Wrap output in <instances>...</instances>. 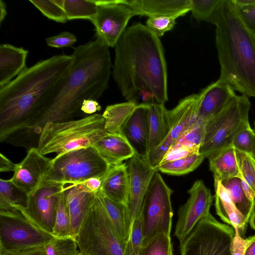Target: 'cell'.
<instances>
[{"label":"cell","mask_w":255,"mask_h":255,"mask_svg":"<svg viewBox=\"0 0 255 255\" xmlns=\"http://www.w3.org/2000/svg\"><path fill=\"white\" fill-rule=\"evenodd\" d=\"M16 164L8 159L2 153L0 154V171L7 172L14 171Z\"/></svg>","instance_id":"f907efd6"},{"label":"cell","mask_w":255,"mask_h":255,"mask_svg":"<svg viewBox=\"0 0 255 255\" xmlns=\"http://www.w3.org/2000/svg\"><path fill=\"white\" fill-rule=\"evenodd\" d=\"M101 192L112 200L128 205L129 176L127 164L111 166L102 178Z\"/></svg>","instance_id":"603a6c76"},{"label":"cell","mask_w":255,"mask_h":255,"mask_svg":"<svg viewBox=\"0 0 255 255\" xmlns=\"http://www.w3.org/2000/svg\"></svg>","instance_id":"680465c9"},{"label":"cell","mask_w":255,"mask_h":255,"mask_svg":"<svg viewBox=\"0 0 255 255\" xmlns=\"http://www.w3.org/2000/svg\"></svg>","instance_id":"9f6ffc18"},{"label":"cell","mask_w":255,"mask_h":255,"mask_svg":"<svg viewBox=\"0 0 255 255\" xmlns=\"http://www.w3.org/2000/svg\"><path fill=\"white\" fill-rule=\"evenodd\" d=\"M136 106L134 103L128 101L108 106L102 114L106 130L109 133H120L122 127Z\"/></svg>","instance_id":"f1b7e54d"},{"label":"cell","mask_w":255,"mask_h":255,"mask_svg":"<svg viewBox=\"0 0 255 255\" xmlns=\"http://www.w3.org/2000/svg\"><path fill=\"white\" fill-rule=\"evenodd\" d=\"M235 231V234L230 245L231 255H245L248 246V241L241 236L237 229Z\"/></svg>","instance_id":"bcb514c9"},{"label":"cell","mask_w":255,"mask_h":255,"mask_svg":"<svg viewBox=\"0 0 255 255\" xmlns=\"http://www.w3.org/2000/svg\"><path fill=\"white\" fill-rule=\"evenodd\" d=\"M51 235L54 238L71 237L70 217L64 189L59 196L55 224Z\"/></svg>","instance_id":"e575fe53"},{"label":"cell","mask_w":255,"mask_h":255,"mask_svg":"<svg viewBox=\"0 0 255 255\" xmlns=\"http://www.w3.org/2000/svg\"><path fill=\"white\" fill-rule=\"evenodd\" d=\"M101 106L96 100L92 99L85 100L83 101L81 108V111L84 114L88 115L94 114L97 112L101 111Z\"/></svg>","instance_id":"681fc988"},{"label":"cell","mask_w":255,"mask_h":255,"mask_svg":"<svg viewBox=\"0 0 255 255\" xmlns=\"http://www.w3.org/2000/svg\"><path fill=\"white\" fill-rule=\"evenodd\" d=\"M63 9L68 20L94 19L98 11L95 0H64Z\"/></svg>","instance_id":"d6a6232c"},{"label":"cell","mask_w":255,"mask_h":255,"mask_svg":"<svg viewBox=\"0 0 255 255\" xmlns=\"http://www.w3.org/2000/svg\"><path fill=\"white\" fill-rule=\"evenodd\" d=\"M82 255H124L126 244L119 237L100 198L91 200L77 237Z\"/></svg>","instance_id":"8992f818"},{"label":"cell","mask_w":255,"mask_h":255,"mask_svg":"<svg viewBox=\"0 0 255 255\" xmlns=\"http://www.w3.org/2000/svg\"><path fill=\"white\" fill-rule=\"evenodd\" d=\"M51 159L41 154L36 147L28 149L25 158L16 164L10 180L28 194L33 192L44 181Z\"/></svg>","instance_id":"ac0fdd59"},{"label":"cell","mask_w":255,"mask_h":255,"mask_svg":"<svg viewBox=\"0 0 255 255\" xmlns=\"http://www.w3.org/2000/svg\"><path fill=\"white\" fill-rule=\"evenodd\" d=\"M150 105L145 103L136 105L120 131L135 154L146 160L148 154L147 111Z\"/></svg>","instance_id":"d6986e66"},{"label":"cell","mask_w":255,"mask_h":255,"mask_svg":"<svg viewBox=\"0 0 255 255\" xmlns=\"http://www.w3.org/2000/svg\"><path fill=\"white\" fill-rule=\"evenodd\" d=\"M234 89L219 79L198 94L196 123H206L221 113L237 96Z\"/></svg>","instance_id":"e0dca14e"},{"label":"cell","mask_w":255,"mask_h":255,"mask_svg":"<svg viewBox=\"0 0 255 255\" xmlns=\"http://www.w3.org/2000/svg\"><path fill=\"white\" fill-rule=\"evenodd\" d=\"M254 131H255V122H254Z\"/></svg>","instance_id":"11a10c76"},{"label":"cell","mask_w":255,"mask_h":255,"mask_svg":"<svg viewBox=\"0 0 255 255\" xmlns=\"http://www.w3.org/2000/svg\"><path fill=\"white\" fill-rule=\"evenodd\" d=\"M112 74L122 96L139 104L168 101L167 71L159 38L136 23L126 28L115 47Z\"/></svg>","instance_id":"7a4b0ae2"},{"label":"cell","mask_w":255,"mask_h":255,"mask_svg":"<svg viewBox=\"0 0 255 255\" xmlns=\"http://www.w3.org/2000/svg\"><path fill=\"white\" fill-rule=\"evenodd\" d=\"M7 11L5 2L0 0V24H1L2 21L5 18Z\"/></svg>","instance_id":"f5cc1de1"},{"label":"cell","mask_w":255,"mask_h":255,"mask_svg":"<svg viewBox=\"0 0 255 255\" xmlns=\"http://www.w3.org/2000/svg\"><path fill=\"white\" fill-rule=\"evenodd\" d=\"M44 247L46 255H81L76 239L72 237H53Z\"/></svg>","instance_id":"d590c367"},{"label":"cell","mask_w":255,"mask_h":255,"mask_svg":"<svg viewBox=\"0 0 255 255\" xmlns=\"http://www.w3.org/2000/svg\"><path fill=\"white\" fill-rule=\"evenodd\" d=\"M205 124L196 123L172 145L167 152L185 147L199 152L204 137Z\"/></svg>","instance_id":"836d02e7"},{"label":"cell","mask_w":255,"mask_h":255,"mask_svg":"<svg viewBox=\"0 0 255 255\" xmlns=\"http://www.w3.org/2000/svg\"><path fill=\"white\" fill-rule=\"evenodd\" d=\"M220 181L228 191L233 203L249 222L255 211V202L251 201L245 193L241 178L235 177Z\"/></svg>","instance_id":"f546056e"},{"label":"cell","mask_w":255,"mask_h":255,"mask_svg":"<svg viewBox=\"0 0 255 255\" xmlns=\"http://www.w3.org/2000/svg\"><path fill=\"white\" fill-rule=\"evenodd\" d=\"M0 255H46L44 246L14 250L0 249Z\"/></svg>","instance_id":"7dc6e473"},{"label":"cell","mask_w":255,"mask_h":255,"mask_svg":"<svg viewBox=\"0 0 255 255\" xmlns=\"http://www.w3.org/2000/svg\"><path fill=\"white\" fill-rule=\"evenodd\" d=\"M197 104L198 94H192L181 99L173 109H167L169 131L161 144L148 152L147 161L151 167L157 169L172 145L196 123Z\"/></svg>","instance_id":"7c38bea8"},{"label":"cell","mask_w":255,"mask_h":255,"mask_svg":"<svg viewBox=\"0 0 255 255\" xmlns=\"http://www.w3.org/2000/svg\"><path fill=\"white\" fill-rule=\"evenodd\" d=\"M110 166L93 146L80 148L51 159L44 180L66 185L80 184L91 178L102 179Z\"/></svg>","instance_id":"ba28073f"},{"label":"cell","mask_w":255,"mask_h":255,"mask_svg":"<svg viewBox=\"0 0 255 255\" xmlns=\"http://www.w3.org/2000/svg\"><path fill=\"white\" fill-rule=\"evenodd\" d=\"M231 145L236 149L255 155V132L251 127L238 131L232 140Z\"/></svg>","instance_id":"ab89813d"},{"label":"cell","mask_w":255,"mask_h":255,"mask_svg":"<svg viewBox=\"0 0 255 255\" xmlns=\"http://www.w3.org/2000/svg\"><path fill=\"white\" fill-rule=\"evenodd\" d=\"M205 157L199 153H194L174 160L160 164L158 171L172 175H182L196 169L203 162Z\"/></svg>","instance_id":"1f68e13d"},{"label":"cell","mask_w":255,"mask_h":255,"mask_svg":"<svg viewBox=\"0 0 255 255\" xmlns=\"http://www.w3.org/2000/svg\"><path fill=\"white\" fill-rule=\"evenodd\" d=\"M172 193L157 170L149 184L140 213L143 222L142 245L157 235H170L173 215Z\"/></svg>","instance_id":"9c48e42d"},{"label":"cell","mask_w":255,"mask_h":255,"mask_svg":"<svg viewBox=\"0 0 255 255\" xmlns=\"http://www.w3.org/2000/svg\"><path fill=\"white\" fill-rule=\"evenodd\" d=\"M108 132L103 115L94 114L81 119L48 122L40 134L37 148L43 155L64 153L93 146Z\"/></svg>","instance_id":"5b68a950"},{"label":"cell","mask_w":255,"mask_h":255,"mask_svg":"<svg viewBox=\"0 0 255 255\" xmlns=\"http://www.w3.org/2000/svg\"><path fill=\"white\" fill-rule=\"evenodd\" d=\"M191 0H124L135 15H173L178 17L190 11Z\"/></svg>","instance_id":"ffe728a7"},{"label":"cell","mask_w":255,"mask_h":255,"mask_svg":"<svg viewBox=\"0 0 255 255\" xmlns=\"http://www.w3.org/2000/svg\"><path fill=\"white\" fill-rule=\"evenodd\" d=\"M143 242V222L140 215L132 223L129 238L124 255H137Z\"/></svg>","instance_id":"b9f144b4"},{"label":"cell","mask_w":255,"mask_h":255,"mask_svg":"<svg viewBox=\"0 0 255 255\" xmlns=\"http://www.w3.org/2000/svg\"><path fill=\"white\" fill-rule=\"evenodd\" d=\"M188 193V199L178 209L174 231V236L180 243L188 237L202 219L210 214L213 200L210 190L202 180L195 181Z\"/></svg>","instance_id":"9a60e30c"},{"label":"cell","mask_w":255,"mask_h":255,"mask_svg":"<svg viewBox=\"0 0 255 255\" xmlns=\"http://www.w3.org/2000/svg\"><path fill=\"white\" fill-rule=\"evenodd\" d=\"M77 41L76 36L72 33L63 31L46 39L48 46L56 48L71 46Z\"/></svg>","instance_id":"f6af8a7d"},{"label":"cell","mask_w":255,"mask_h":255,"mask_svg":"<svg viewBox=\"0 0 255 255\" xmlns=\"http://www.w3.org/2000/svg\"><path fill=\"white\" fill-rule=\"evenodd\" d=\"M45 16L60 23L68 20L64 9L55 0H29Z\"/></svg>","instance_id":"f35d334b"},{"label":"cell","mask_w":255,"mask_h":255,"mask_svg":"<svg viewBox=\"0 0 255 255\" xmlns=\"http://www.w3.org/2000/svg\"><path fill=\"white\" fill-rule=\"evenodd\" d=\"M210 170L214 178L220 181L235 177L241 178L235 149L231 146L208 158Z\"/></svg>","instance_id":"83f0119b"},{"label":"cell","mask_w":255,"mask_h":255,"mask_svg":"<svg viewBox=\"0 0 255 255\" xmlns=\"http://www.w3.org/2000/svg\"><path fill=\"white\" fill-rule=\"evenodd\" d=\"M65 185L44 180L39 187L29 193L26 207L16 209L21 211L39 228L51 235L59 196Z\"/></svg>","instance_id":"4fadbf2b"},{"label":"cell","mask_w":255,"mask_h":255,"mask_svg":"<svg viewBox=\"0 0 255 255\" xmlns=\"http://www.w3.org/2000/svg\"><path fill=\"white\" fill-rule=\"evenodd\" d=\"M28 51L9 44L0 45V88L11 82L26 67Z\"/></svg>","instance_id":"d4e9b609"},{"label":"cell","mask_w":255,"mask_h":255,"mask_svg":"<svg viewBox=\"0 0 255 255\" xmlns=\"http://www.w3.org/2000/svg\"><path fill=\"white\" fill-rule=\"evenodd\" d=\"M254 157H255V155Z\"/></svg>","instance_id":"6f0895ef"},{"label":"cell","mask_w":255,"mask_h":255,"mask_svg":"<svg viewBox=\"0 0 255 255\" xmlns=\"http://www.w3.org/2000/svg\"><path fill=\"white\" fill-rule=\"evenodd\" d=\"M64 192L71 223V236L76 237L87 208L95 193L85 191L79 184L65 186Z\"/></svg>","instance_id":"cb8c5ba5"},{"label":"cell","mask_w":255,"mask_h":255,"mask_svg":"<svg viewBox=\"0 0 255 255\" xmlns=\"http://www.w3.org/2000/svg\"><path fill=\"white\" fill-rule=\"evenodd\" d=\"M137 255H173L170 235L161 234L141 246Z\"/></svg>","instance_id":"8d00e7d4"},{"label":"cell","mask_w":255,"mask_h":255,"mask_svg":"<svg viewBox=\"0 0 255 255\" xmlns=\"http://www.w3.org/2000/svg\"><path fill=\"white\" fill-rule=\"evenodd\" d=\"M249 223L251 227L255 231V211L252 215L249 220Z\"/></svg>","instance_id":"db71d44e"},{"label":"cell","mask_w":255,"mask_h":255,"mask_svg":"<svg viewBox=\"0 0 255 255\" xmlns=\"http://www.w3.org/2000/svg\"><path fill=\"white\" fill-rule=\"evenodd\" d=\"M127 165L129 176L128 207L132 224L140 215L145 193L157 169L151 167L146 160L135 154L128 159Z\"/></svg>","instance_id":"2e32d148"},{"label":"cell","mask_w":255,"mask_h":255,"mask_svg":"<svg viewBox=\"0 0 255 255\" xmlns=\"http://www.w3.org/2000/svg\"><path fill=\"white\" fill-rule=\"evenodd\" d=\"M95 0L98 11L91 22L95 27L96 37L109 47H115L129 20L135 16L134 12L124 0Z\"/></svg>","instance_id":"5bb4252c"},{"label":"cell","mask_w":255,"mask_h":255,"mask_svg":"<svg viewBox=\"0 0 255 255\" xmlns=\"http://www.w3.org/2000/svg\"><path fill=\"white\" fill-rule=\"evenodd\" d=\"M93 146L111 166L121 164L135 154L128 141L121 133L108 132Z\"/></svg>","instance_id":"44dd1931"},{"label":"cell","mask_w":255,"mask_h":255,"mask_svg":"<svg viewBox=\"0 0 255 255\" xmlns=\"http://www.w3.org/2000/svg\"><path fill=\"white\" fill-rule=\"evenodd\" d=\"M52 238L19 210L0 209V249L44 246Z\"/></svg>","instance_id":"8fae6325"},{"label":"cell","mask_w":255,"mask_h":255,"mask_svg":"<svg viewBox=\"0 0 255 255\" xmlns=\"http://www.w3.org/2000/svg\"><path fill=\"white\" fill-rule=\"evenodd\" d=\"M28 193L10 179H0V209L25 208Z\"/></svg>","instance_id":"4dcf8cb0"},{"label":"cell","mask_w":255,"mask_h":255,"mask_svg":"<svg viewBox=\"0 0 255 255\" xmlns=\"http://www.w3.org/2000/svg\"><path fill=\"white\" fill-rule=\"evenodd\" d=\"M251 107L249 97L237 95L221 113L208 120L199 153L209 158L231 146L235 134L251 127L249 121Z\"/></svg>","instance_id":"52a82bcc"},{"label":"cell","mask_w":255,"mask_h":255,"mask_svg":"<svg viewBox=\"0 0 255 255\" xmlns=\"http://www.w3.org/2000/svg\"><path fill=\"white\" fill-rule=\"evenodd\" d=\"M178 17L173 15L150 16L146 22V26L159 38L174 27Z\"/></svg>","instance_id":"7bdbcfd3"},{"label":"cell","mask_w":255,"mask_h":255,"mask_svg":"<svg viewBox=\"0 0 255 255\" xmlns=\"http://www.w3.org/2000/svg\"><path fill=\"white\" fill-rule=\"evenodd\" d=\"M148 152L158 146L168 135L170 126L164 104H151L147 111Z\"/></svg>","instance_id":"484cf974"},{"label":"cell","mask_w":255,"mask_h":255,"mask_svg":"<svg viewBox=\"0 0 255 255\" xmlns=\"http://www.w3.org/2000/svg\"><path fill=\"white\" fill-rule=\"evenodd\" d=\"M99 194L108 215L121 240L128 242L132 222L128 205L112 200L99 190Z\"/></svg>","instance_id":"4316f807"},{"label":"cell","mask_w":255,"mask_h":255,"mask_svg":"<svg viewBox=\"0 0 255 255\" xmlns=\"http://www.w3.org/2000/svg\"><path fill=\"white\" fill-rule=\"evenodd\" d=\"M215 207L216 214L225 223L237 229L244 236L248 222L232 202L228 191L220 180L214 178Z\"/></svg>","instance_id":"7402d4cb"},{"label":"cell","mask_w":255,"mask_h":255,"mask_svg":"<svg viewBox=\"0 0 255 255\" xmlns=\"http://www.w3.org/2000/svg\"><path fill=\"white\" fill-rule=\"evenodd\" d=\"M235 234L233 227L219 222L210 213L180 243L181 255H231Z\"/></svg>","instance_id":"30bf717a"},{"label":"cell","mask_w":255,"mask_h":255,"mask_svg":"<svg viewBox=\"0 0 255 255\" xmlns=\"http://www.w3.org/2000/svg\"><path fill=\"white\" fill-rule=\"evenodd\" d=\"M235 151L241 178L255 193V158L247 153L236 149Z\"/></svg>","instance_id":"74e56055"},{"label":"cell","mask_w":255,"mask_h":255,"mask_svg":"<svg viewBox=\"0 0 255 255\" xmlns=\"http://www.w3.org/2000/svg\"><path fill=\"white\" fill-rule=\"evenodd\" d=\"M233 3L245 26L255 34V2L245 5H239L233 2Z\"/></svg>","instance_id":"ee69618b"},{"label":"cell","mask_w":255,"mask_h":255,"mask_svg":"<svg viewBox=\"0 0 255 255\" xmlns=\"http://www.w3.org/2000/svg\"><path fill=\"white\" fill-rule=\"evenodd\" d=\"M71 55L52 56L26 68L0 88V141L17 134L36 118L67 76Z\"/></svg>","instance_id":"3957f363"},{"label":"cell","mask_w":255,"mask_h":255,"mask_svg":"<svg viewBox=\"0 0 255 255\" xmlns=\"http://www.w3.org/2000/svg\"><path fill=\"white\" fill-rule=\"evenodd\" d=\"M248 246L245 255H255V236L247 238Z\"/></svg>","instance_id":"816d5d0a"},{"label":"cell","mask_w":255,"mask_h":255,"mask_svg":"<svg viewBox=\"0 0 255 255\" xmlns=\"http://www.w3.org/2000/svg\"><path fill=\"white\" fill-rule=\"evenodd\" d=\"M221 0H191L190 11L198 21L211 23V18Z\"/></svg>","instance_id":"60d3db41"},{"label":"cell","mask_w":255,"mask_h":255,"mask_svg":"<svg viewBox=\"0 0 255 255\" xmlns=\"http://www.w3.org/2000/svg\"><path fill=\"white\" fill-rule=\"evenodd\" d=\"M79 184L85 191L90 193H96L101 188L102 179L99 178H91Z\"/></svg>","instance_id":"c3c4849f"},{"label":"cell","mask_w":255,"mask_h":255,"mask_svg":"<svg viewBox=\"0 0 255 255\" xmlns=\"http://www.w3.org/2000/svg\"><path fill=\"white\" fill-rule=\"evenodd\" d=\"M73 64L65 79L36 118L10 138L11 144L28 149L37 147L48 122L73 120L81 114L85 100H98L108 89L112 62L108 45L100 38L74 48Z\"/></svg>","instance_id":"6da1fadb"},{"label":"cell","mask_w":255,"mask_h":255,"mask_svg":"<svg viewBox=\"0 0 255 255\" xmlns=\"http://www.w3.org/2000/svg\"><path fill=\"white\" fill-rule=\"evenodd\" d=\"M211 23L216 26L219 79L235 91L255 97V34L245 26L231 0H221Z\"/></svg>","instance_id":"277c9868"}]
</instances>
